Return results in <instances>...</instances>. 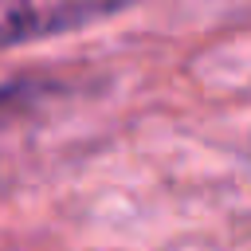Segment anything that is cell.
<instances>
[{"label": "cell", "mask_w": 251, "mask_h": 251, "mask_svg": "<svg viewBox=\"0 0 251 251\" xmlns=\"http://www.w3.org/2000/svg\"><path fill=\"white\" fill-rule=\"evenodd\" d=\"M129 4L133 0H0V47L75 31Z\"/></svg>", "instance_id": "6da1fadb"}]
</instances>
